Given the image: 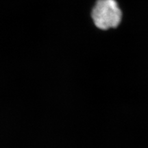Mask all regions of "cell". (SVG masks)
Segmentation results:
<instances>
[{
    "mask_svg": "<svg viewBox=\"0 0 148 148\" xmlns=\"http://www.w3.org/2000/svg\"><path fill=\"white\" fill-rule=\"evenodd\" d=\"M91 18L97 28H116L122 18V12L116 0H97L91 10Z\"/></svg>",
    "mask_w": 148,
    "mask_h": 148,
    "instance_id": "obj_1",
    "label": "cell"
}]
</instances>
